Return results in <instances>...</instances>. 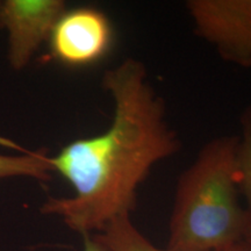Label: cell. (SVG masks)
<instances>
[{
  "mask_svg": "<svg viewBox=\"0 0 251 251\" xmlns=\"http://www.w3.org/2000/svg\"><path fill=\"white\" fill-rule=\"evenodd\" d=\"M237 135L207 142L179 176L166 249L230 251L247 246L248 214L241 203Z\"/></svg>",
  "mask_w": 251,
  "mask_h": 251,
  "instance_id": "2",
  "label": "cell"
},
{
  "mask_svg": "<svg viewBox=\"0 0 251 251\" xmlns=\"http://www.w3.org/2000/svg\"><path fill=\"white\" fill-rule=\"evenodd\" d=\"M194 33L225 62L251 68V0H190Z\"/></svg>",
  "mask_w": 251,
  "mask_h": 251,
  "instance_id": "3",
  "label": "cell"
},
{
  "mask_svg": "<svg viewBox=\"0 0 251 251\" xmlns=\"http://www.w3.org/2000/svg\"><path fill=\"white\" fill-rule=\"evenodd\" d=\"M102 87L113 101L107 129L46 157L51 171L67 179L75 194L49 197L40 212L58 216L83 236L101 233L113 220L130 215L137 191L153 166L175 156L181 146L142 61L126 58L109 69Z\"/></svg>",
  "mask_w": 251,
  "mask_h": 251,
  "instance_id": "1",
  "label": "cell"
},
{
  "mask_svg": "<svg viewBox=\"0 0 251 251\" xmlns=\"http://www.w3.org/2000/svg\"><path fill=\"white\" fill-rule=\"evenodd\" d=\"M83 251H109L94 235H85Z\"/></svg>",
  "mask_w": 251,
  "mask_h": 251,
  "instance_id": "9",
  "label": "cell"
},
{
  "mask_svg": "<svg viewBox=\"0 0 251 251\" xmlns=\"http://www.w3.org/2000/svg\"><path fill=\"white\" fill-rule=\"evenodd\" d=\"M65 11L67 5L63 0L0 2V26L7 33V59L13 70L21 71L29 64Z\"/></svg>",
  "mask_w": 251,
  "mask_h": 251,
  "instance_id": "4",
  "label": "cell"
},
{
  "mask_svg": "<svg viewBox=\"0 0 251 251\" xmlns=\"http://www.w3.org/2000/svg\"><path fill=\"white\" fill-rule=\"evenodd\" d=\"M246 251H251V247H250V246H249V247H248V249H247Z\"/></svg>",
  "mask_w": 251,
  "mask_h": 251,
  "instance_id": "10",
  "label": "cell"
},
{
  "mask_svg": "<svg viewBox=\"0 0 251 251\" xmlns=\"http://www.w3.org/2000/svg\"><path fill=\"white\" fill-rule=\"evenodd\" d=\"M24 155H2L0 153V180L12 177H28L39 181L50 180L51 168L47 163L46 153L27 151L19 148Z\"/></svg>",
  "mask_w": 251,
  "mask_h": 251,
  "instance_id": "8",
  "label": "cell"
},
{
  "mask_svg": "<svg viewBox=\"0 0 251 251\" xmlns=\"http://www.w3.org/2000/svg\"><path fill=\"white\" fill-rule=\"evenodd\" d=\"M109 251H172L161 249L150 242L131 222L130 215L117 218L101 233L94 234ZM248 244L230 251H246Z\"/></svg>",
  "mask_w": 251,
  "mask_h": 251,
  "instance_id": "6",
  "label": "cell"
},
{
  "mask_svg": "<svg viewBox=\"0 0 251 251\" xmlns=\"http://www.w3.org/2000/svg\"><path fill=\"white\" fill-rule=\"evenodd\" d=\"M51 54L71 67L98 62L108 52L113 28L107 15L92 7L65 11L49 37Z\"/></svg>",
  "mask_w": 251,
  "mask_h": 251,
  "instance_id": "5",
  "label": "cell"
},
{
  "mask_svg": "<svg viewBox=\"0 0 251 251\" xmlns=\"http://www.w3.org/2000/svg\"><path fill=\"white\" fill-rule=\"evenodd\" d=\"M241 131L237 135L238 187L241 197L246 200L248 214L247 244L251 247V103L244 108L240 118Z\"/></svg>",
  "mask_w": 251,
  "mask_h": 251,
  "instance_id": "7",
  "label": "cell"
}]
</instances>
